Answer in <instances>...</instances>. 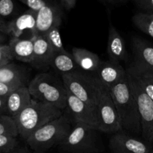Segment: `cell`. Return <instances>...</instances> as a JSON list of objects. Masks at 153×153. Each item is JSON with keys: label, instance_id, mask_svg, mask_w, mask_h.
Instances as JSON below:
<instances>
[{"label": "cell", "instance_id": "obj_1", "mask_svg": "<svg viewBox=\"0 0 153 153\" xmlns=\"http://www.w3.org/2000/svg\"><path fill=\"white\" fill-rule=\"evenodd\" d=\"M114 102L123 131L134 134L141 133L140 115L128 75L117 84L108 88Z\"/></svg>", "mask_w": 153, "mask_h": 153}, {"label": "cell", "instance_id": "obj_2", "mask_svg": "<svg viewBox=\"0 0 153 153\" xmlns=\"http://www.w3.org/2000/svg\"><path fill=\"white\" fill-rule=\"evenodd\" d=\"M64 111L50 104L31 100V103L13 117L19 135L26 140L36 130L64 114Z\"/></svg>", "mask_w": 153, "mask_h": 153}, {"label": "cell", "instance_id": "obj_3", "mask_svg": "<svg viewBox=\"0 0 153 153\" xmlns=\"http://www.w3.org/2000/svg\"><path fill=\"white\" fill-rule=\"evenodd\" d=\"M68 113L48 123L32 133L25 140L34 153H44L54 146H59L73 128Z\"/></svg>", "mask_w": 153, "mask_h": 153}, {"label": "cell", "instance_id": "obj_4", "mask_svg": "<svg viewBox=\"0 0 153 153\" xmlns=\"http://www.w3.org/2000/svg\"><path fill=\"white\" fill-rule=\"evenodd\" d=\"M33 100L50 104L61 110L67 108V93L62 79L52 73L43 72L36 75L28 84Z\"/></svg>", "mask_w": 153, "mask_h": 153}, {"label": "cell", "instance_id": "obj_5", "mask_svg": "<svg viewBox=\"0 0 153 153\" xmlns=\"http://www.w3.org/2000/svg\"><path fill=\"white\" fill-rule=\"evenodd\" d=\"M97 129L85 124L74 123L71 131L58 146L62 153H101L105 150Z\"/></svg>", "mask_w": 153, "mask_h": 153}, {"label": "cell", "instance_id": "obj_6", "mask_svg": "<svg viewBox=\"0 0 153 153\" xmlns=\"http://www.w3.org/2000/svg\"><path fill=\"white\" fill-rule=\"evenodd\" d=\"M66 89L97 111L100 80L95 75L82 70L61 76Z\"/></svg>", "mask_w": 153, "mask_h": 153}, {"label": "cell", "instance_id": "obj_7", "mask_svg": "<svg viewBox=\"0 0 153 153\" xmlns=\"http://www.w3.org/2000/svg\"><path fill=\"white\" fill-rule=\"evenodd\" d=\"M97 117L99 131L115 134L123 131L120 116L108 88L100 81Z\"/></svg>", "mask_w": 153, "mask_h": 153}, {"label": "cell", "instance_id": "obj_8", "mask_svg": "<svg viewBox=\"0 0 153 153\" xmlns=\"http://www.w3.org/2000/svg\"><path fill=\"white\" fill-rule=\"evenodd\" d=\"M127 75L138 108L142 136L146 142L153 143V101L145 94L137 81L128 73Z\"/></svg>", "mask_w": 153, "mask_h": 153}, {"label": "cell", "instance_id": "obj_9", "mask_svg": "<svg viewBox=\"0 0 153 153\" xmlns=\"http://www.w3.org/2000/svg\"><path fill=\"white\" fill-rule=\"evenodd\" d=\"M67 110L74 123L85 124L99 131L97 113L94 108L84 102L67 90Z\"/></svg>", "mask_w": 153, "mask_h": 153}, {"label": "cell", "instance_id": "obj_10", "mask_svg": "<svg viewBox=\"0 0 153 153\" xmlns=\"http://www.w3.org/2000/svg\"><path fill=\"white\" fill-rule=\"evenodd\" d=\"M63 8L57 1H51L37 12L34 39L44 36L51 28L60 27L63 17Z\"/></svg>", "mask_w": 153, "mask_h": 153}, {"label": "cell", "instance_id": "obj_11", "mask_svg": "<svg viewBox=\"0 0 153 153\" xmlns=\"http://www.w3.org/2000/svg\"><path fill=\"white\" fill-rule=\"evenodd\" d=\"M148 143L120 131L113 134L108 146L112 153H151L152 150Z\"/></svg>", "mask_w": 153, "mask_h": 153}, {"label": "cell", "instance_id": "obj_12", "mask_svg": "<svg viewBox=\"0 0 153 153\" xmlns=\"http://www.w3.org/2000/svg\"><path fill=\"white\" fill-rule=\"evenodd\" d=\"M134 61L128 68L153 76V46L140 38L133 39Z\"/></svg>", "mask_w": 153, "mask_h": 153}, {"label": "cell", "instance_id": "obj_13", "mask_svg": "<svg viewBox=\"0 0 153 153\" xmlns=\"http://www.w3.org/2000/svg\"><path fill=\"white\" fill-rule=\"evenodd\" d=\"M37 12L30 9L18 15L8 22L9 35L12 37H20L25 31H29L31 39L34 40L36 28Z\"/></svg>", "mask_w": 153, "mask_h": 153}, {"label": "cell", "instance_id": "obj_14", "mask_svg": "<svg viewBox=\"0 0 153 153\" xmlns=\"http://www.w3.org/2000/svg\"><path fill=\"white\" fill-rule=\"evenodd\" d=\"M95 76L108 88H110L126 76V70L120 64L113 62L110 60L101 61Z\"/></svg>", "mask_w": 153, "mask_h": 153}, {"label": "cell", "instance_id": "obj_15", "mask_svg": "<svg viewBox=\"0 0 153 153\" xmlns=\"http://www.w3.org/2000/svg\"><path fill=\"white\" fill-rule=\"evenodd\" d=\"M34 41V56L30 64L37 70L46 71L51 67L53 49L44 36L37 37Z\"/></svg>", "mask_w": 153, "mask_h": 153}, {"label": "cell", "instance_id": "obj_16", "mask_svg": "<svg viewBox=\"0 0 153 153\" xmlns=\"http://www.w3.org/2000/svg\"><path fill=\"white\" fill-rule=\"evenodd\" d=\"M32 97L28 87L21 86L6 98V115L15 117L31 103Z\"/></svg>", "mask_w": 153, "mask_h": 153}, {"label": "cell", "instance_id": "obj_17", "mask_svg": "<svg viewBox=\"0 0 153 153\" xmlns=\"http://www.w3.org/2000/svg\"><path fill=\"white\" fill-rule=\"evenodd\" d=\"M107 53L110 61L118 64L125 61L127 57L125 41L117 28L111 23L110 24L108 30Z\"/></svg>", "mask_w": 153, "mask_h": 153}, {"label": "cell", "instance_id": "obj_18", "mask_svg": "<svg viewBox=\"0 0 153 153\" xmlns=\"http://www.w3.org/2000/svg\"><path fill=\"white\" fill-rule=\"evenodd\" d=\"M8 45L14 59L31 64L34 56V41L33 39L12 37Z\"/></svg>", "mask_w": 153, "mask_h": 153}, {"label": "cell", "instance_id": "obj_19", "mask_svg": "<svg viewBox=\"0 0 153 153\" xmlns=\"http://www.w3.org/2000/svg\"><path fill=\"white\" fill-rule=\"evenodd\" d=\"M72 55L82 71L96 73L101 62V59L97 54L83 48L74 47L72 49Z\"/></svg>", "mask_w": 153, "mask_h": 153}, {"label": "cell", "instance_id": "obj_20", "mask_svg": "<svg viewBox=\"0 0 153 153\" xmlns=\"http://www.w3.org/2000/svg\"><path fill=\"white\" fill-rule=\"evenodd\" d=\"M27 79L26 70L21 66L10 63L0 67V82L25 86Z\"/></svg>", "mask_w": 153, "mask_h": 153}, {"label": "cell", "instance_id": "obj_21", "mask_svg": "<svg viewBox=\"0 0 153 153\" xmlns=\"http://www.w3.org/2000/svg\"><path fill=\"white\" fill-rule=\"evenodd\" d=\"M51 67L61 76L82 70L76 64L72 53H69L67 51L54 52Z\"/></svg>", "mask_w": 153, "mask_h": 153}, {"label": "cell", "instance_id": "obj_22", "mask_svg": "<svg viewBox=\"0 0 153 153\" xmlns=\"http://www.w3.org/2000/svg\"><path fill=\"white\" fill-rule=\"evenodd\" d=\"M126 72L137 81L145 94L153 101V76L134 71L129 68L127 69Z\"/></svg>", "mask_w": 153, "mask_h": 153}, {"label": "cell", "instance_id": "obj_23", "mask_svg": "<svg viewBox=\"0 0 153 153\" xmlns=\"http://www.w3.org/2000/svg\"><path fill=\"white\" fill-rule=\"evenodd\" d=\"M132 21L140 31L153 37V13H137L133 16Z\"/></svg>", "mask_w": 153, "mask_h": 153}, {"label": "cell", "instance_id": "obj_24", "mask_svg": "<svg viewBox=\"0 0 153 153\" xmlns=\"http://www.w3.org/2000/svg\"><path fill=\"white\" fill-rule=\"evenodd\" d=\"M0 135L19 136L17 127L13 117L7 115H0Z\"/></svg>", "mask_w": 153, "mask_h": 153}, {"label": "cell", "instance_id": "obj_25", "mask_svg": "<svg viewBox=\"0 0 153 153\" xmlns=\"http://www.w3.org/2000/svg\"><path fill=\"white\" fill-rule=\"evenodd\" d=\"M59 28L60 27H54L44 35L51 47L53 49L54 52H62L66 51L61 40Z\"/></svg>", "mask_w": 153, "mask_h": 153}, {"label": "cell", "instance_id": "obj_26", "mask_svg": "<svg viewBox=\"0 0 153 153\" xmlns=\"http://www.w3.org/2000/svg\"><path fill=\"white\" fill-rule=\"evenodd\" d=\"M17 5L15 0H0V18L7 21V19L18 16Z\"/></svg>", "mask_w": 153, "mask_h": 153}, {"label": "cell", "instance_id": "obj_27", "mask_svg": "<svg viewBox=\"0 0 153 153\" xmlns=\"http://www.w3.org/2000/svg\"><path fill=\"white\" fill-rule=\"evenodd\" d=\"M19 144L16 137L10 135H0V153H7L16 149Z\"/></svg>", "mask_w": 153, "mask_h": 153}, {"label": "cell", "instance_id": "obj_28", "mask_svg": "<svg viewBox=\"0 0 153 153\" xmlns=\"http://www.w3.org/2000/svg\"><path fill=\"white\" fill-rule=\"evenodd\" d=\"M13 59H14V58L12 55L9 45H0V67L11 63V61Z\"/></svg>", "mask_w": 153, "mask_h": 153}, {"label": "cell", "instance_id": "obj_29", "mask_svg": "<svg viewBox=\"0 0 153 153\" xmlns=\"http://www.w3.org/2000/svg\"><path fill=\"white\" fill-rule=\"evenodd\" d=\"M20 2L23 3L30 10L38 12L40 9L46 5L49 1L48 0H17Z\"/></svg>", "mask_w": 153, "mask_h": 153}, {"label": "cell", "instance_id": "obj_30", "mask_svg": "<svg viewBox=\"0 0 153 153\" xmlns=\"http://www.w3.org/2000/svg\"><path fill=\"white\" fill-rule=\"evenodd\" d=\"M19 87H21L20 85H12V84L0 82V97H7L10 93Z\"/></svg>", "mask_w": 153, "mask_h": 153}, {"label": "cell", "instance_id": "obj_31", "mask_svg": "<svg viewBox=\"0 0 153 153\" xmlns=\"http://www.w3.org/2000/svg\"><path fill=\"white\" fill-rule=\"evenodd\" d=\"M137 7L146 11L145 13H153V0H134Z\"/></svg>", "mask_w": 153, "mask_h": 153}, {"label": "cell", "instance_id": "obj_32", "mask_svg": "<svg viewBox=\"0 0 153 153\" xmlns=\"http://www.w3.org/2000/svg\"><path fill=\"white\" fill-rule=\"evenodd\" d=\"M57 1L63 8L66 10H70L75 7L77 0H57Z\"/></svg>", "mask_w": 153, "mask_h": 153}, {"label": "cell", "instance_id": "obj_33", "mask_svg": "<svg viewBox=\"0 0 153 153\" xmlns=\"http://www.w3.org/2000/svg\"><path fill=\"white\" fill-rule=\"evenodd\" d=\"M0 31L5 34L6 35H9L8 22L1 19V18H0Z\"/></svg>", "mask_w": 153, "mask_h": 153}, {"label": "cell", "instance_id": "obj_34", "mask_svg": "<svg viewBox=\"0 0 153 153\" xmlns=\"http://www.w3.org/2000/svg\"><path fill=\"white\" fill-rule=\"evenodd\" d=\"M6 98L0 97V115H6Z\"/></svg>", "mask_w": 153, "mask_h": 153}, {"label": "cell", "instance_id": "obj_35", "mask_svg": "<svg viewBox=\"0 0 153 153\" xmlns=\"http://www.w3.org/2000/svg\"><path fill=\"white\" fill-rule=\"evenodd\" d=\"M7 153H31L28 149H27L26 148H20V149H18L17 147L16 149H14L13 150H12L11 152H7Z\"/></svg>", "mask_w": 153, "mask_h": 153}, {"label": "cell", "instance_id": "obj_36", "mask_svg": "<svg viewBox=\"0 0 153 153\" xmlns=\"http://www.w3.org/2000/svg\"><path fill=\"white\" fill-rule=\"evenodd\" d=\"M6 38V34H4L3 32L0 31V45L2 44V42L5 40Z\"/></svg>", "mask_w": 153, "mask_h": 153}, {"label": "cell", "instance_id": "obj_37", "mask_svg": "<svg viewBox=\"0 0 153 153\" xmlns=\"http://www.w3.org/2000/svg\"><path fill=\"white\" fill-rule=\"evenodd\" d=\"M48 1H57V0H48Z\"/></svg>", "mask_w": 153, "mask_h": 153}, {"label": "cell", "instance_id": "obj_38", "mask_svg": "<svg viewBox=\"0 0 153 153\" xmlns=\"http://www.w3.org/2000/svg\"><path fill=\"white\" fill-rule=\"evenodd\" d=\"M118 1H126V0H118Z\"/></svg>", "mask_w": 153, "mask_h": 153}, {"label": "cell", "instance_id": "obj_39", "mask_svg": "<svg viewBox=\"0 0 153 153\" xmlns=\"http://www.w3.org/2000/svg\"><path fill=\"white\" fill-rule=\"evenodd\" d=\"M151 153H153V150L152 151V152H151Z\"/></svg>", "mask_w": 153, "mask_h": 153}]
</instances>
